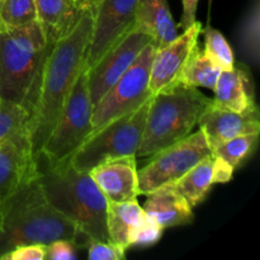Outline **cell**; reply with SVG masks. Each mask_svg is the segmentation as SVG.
<instances>
[{"mask_svg":"<svg viewBox=\"0 0 260 260\" xmlns=\"http://www.w3.org/2000/svg\"><path fill=\"white\" fill-rule=\"evenodd\" d=\"M38 174L28 128L0 142V205Z\"/></svg>","mask_w":260,"mask_h":260,"instance_id":"obj_12","label":"cell"},{"mask_svg":"<svg viewBox=\"0 0 260 260\" xmlns=\"http://www.w3.org/2000/svg\"><path fill=\"white\" fill-rule=\"evenodd\" d=\"M136 159V156L116 157L96 165L88 172L107 201H137L139 182Z\"/></svg>","mask_w":260,"mask_h":260,"instance_id":"obj_15","label":"cell"},{"mask_svg":"<svg viewBox=\"0 0 260 260\" xmlns=\"http://www.w3.org/2000/svg\"><path fill=\"white\" fill-rule=\"evenodd\" d=\"M37 175L0 205V256L17 246L48 245L61 239L76 246L90 243L73 221L48 203Z\"/></svg>","mask_w":260,"mask_h":260,"instance_id":"obj_2","label":"cell"},{"mask_svg":"<svg viewBox=\"0 0 260 260\" xmlns=\"http://www.w3.org/2000/svg\"><path fill=\"white\" fill-rule=\"evenodd\" d=\"M47 48L38 20L0 30V96L24 106Z\"/></svg>","mask_w":260,"mask_h":260,"instance_id":"obj_5","label":"cell"},{"mask_svg":"<svg viewBox=\"0 0 260 260\" xmlns=\"http://www.w3.org/2000/svg\"><path fill=\"white\" fill-rule=\"evenodd\" d=\"M210 101L197 88L183 84L154 94L136 157L151 156L190 135Z\"/></svg>","mask_w":260,"mask_h":260,"instance_id":"obj_4","label":"cell"},{"mask_svg":"<svg viewBox=\"0 0 260 260\" xmlns=\"http://www.w3.org/2000/svg\"><path fill=\"white\" fill-rule=\"evenodd\" d=\"M205 52L213 60L221 70H230L235 66L233 48L228 43L222 33L208 27L205 30Z\"/></svg>","mask_w":260,"mask_h":260,"instance_id":"obj_26","label":"cell"},{"mask_svg":"<svg viewBox=\"0 0 260 260\" xmlns=\"http://www.w3.org/2000/svg\"><path fill=\"white\" fill-rule=\"evenodd\" d=\"M202 32V24L196 20L190 27L185 28L182 35L161 48H156L150 71L149 88L151 94L167 90L179 84V78L192 55L198 46V37Z\"/></svg>","mask_w":260,"mask_h":260,"instance_id":"obj_13","label":"cell"},{"mask_svg":"<svg viewBox=\"0 0 260 260\" xmlns=\"http://www.w3.org/2000/svg\"><path fill=\"white\" fill-rule=\"evenodd\" d=\"M251 76L244 66L222 70L217 79L212 103L228 111L243 112L256 109Z\"/></svg>","mask_w":260,"mask_h":260,"instance_id":"obj_18","label":"cell"},{"mask_svg":"<svg viewBox=\"0 0 260 260\" xmlns=\"http://www.w3.org/2000/svg\"><path fill=\"white\" fill-rule=\"evenodd\" d=\"M253 32H259V5L258 2L254 5L253 10H250L249 15L246 17L245 22L243 24V40L244 48L248 53L249 58L254 62H258L259 57V40L253 37Z\"/></svg>","mask_w":260,"mask_h":260,"instance_id":"obj_27","label":"cell"},{"mask_svg":"<svg viewBox=\"0 0 260 260\" xmlns=\"http://www.w3.org/2000/svg\"><path fill=\"white\" fill-rule=\"evenodd\" d=\"M152 95L136 109L93 129L85 141L69 157L79 172H90L94 167L122 156H136L146 123Z\"/></svg>","mask_w":260,"mask_h":260,"instance_id":"obj_6","label":"cell"},{"mask_svg":"<svg viewBox=\"0 0 260 260\" xmlns=\"http://www.w3.org/2000/svg\"><path fill=\"white\" fill-rule=\"evenodd\" d=\"M150 42H152V38L149 35L134 28L93 66L86 69V81L93 108Z\"/></svg>","mask_w":260,"mask_h":260,"instance_id":"obj_10","label":"cell"},{"mask_svg":"<svg viewBox=\"0 0 260 260\" xmlns=\"http://www.w3.org/2000/svg\"><path fill=\"white\" fill-rule=\"evenodd\" d=\"M221 71L205 50H201L200 46H197L183 69L179 84L193 88L202 86L213 90Z\"/></svg>","mask_w":260,"mask_h":260,"instance_id":"obj_22","label":"cell"},{"mask_svg":"<svg viewBox=\"0 0 260 260\" xmlns=\"http://www.w3.org/2000/svg\"><path fill=\"white\" fill-rule=\"evenodd\" d=\"M155 52L156 46L152 41L140 52L126 73L104 94L103 98L93 108V129L108 123L127 112L134 111L152 95L149 83Z\"/></svg>","mask_w":260,"mask_h":260,"instance_id":"obj_8","label":"cell"},{"mask_svg":"<svg viewBox=\"0 0 260 260\" xmlns=\"http://www.w3.org/2000/svg\"><path fill=\"white\" fill-rule=\"evenodd\" d=\"M88 258L90 260H122L126 249L111 241H90L88 245Z\"/></svg>","mask_w":260,"mask_h":260,"instance_id":"obj_29","label":"cell"},{"mask_svg":"<svg viewBox=\"0 0 260 260\" xmlns=\"http://www.w3.org/2000/svg\"><path fill=\"white\" fill-rule=\"evenodd\" d=\"M211 154L201 129L155 152L149 164L137 170L139 194L146 196L162 185L173 184Z\"/></svg>","mask_w":260,"mask_h":260,"instance_id":"obj_9","label":"cell"},{"mask_svg":"<svg viewBox=\"0 0 260 260\" xmlns=\"http://www.w3.org/2000/svg\"><path fill=\"white\" fill-rule=\"evenodd\" d=\"M259 134H248L228 140L216 147L212 154L230 165L234 170L241 167L258 146Z\"/></svg>","mask_w":260,"mask_h":260,"instance_id":"obj_23","label":"cell"},{"mask_svg":"<svg viewBox=\"0 0 260 260\" xmlns=\"http://www.w3.org/2000/svg\"><path fill=\"white\" fill-rule=\"evenodd\" d=\"M135 28L146 33L156 48H161L178 36L168 0H139Z\"/></svg>","mask_w":260,"mask_h":260,"instance_id":"obj_19","label":"cell"},{"mask_svg":"<svg viewBox=\"0 0 260 260\" xmlns=\"http://www.w3.org/2000/svg\"><path fill=\"white\" fill-rule=\"evenodd\" d=\"M91 27L93 12L89 9L68 36L47 43L24 104L29 112L27 128L36 156L50 135L74 83L86 66Z\"/></svg>","mask_w":260,"mask_h":260,"instance_id":"obj_1","label":"cell"},{"mask_svg":"<svg viewBox=\"0 0 260 260\" xmlns=\"http://www.w3.org/2000/svg\"><path fill=\"white\" fill-rule=\"evenodd\" d=\"M37 20L35 0H0V30L13 29Z\"/></svg>","mask_w":260,"mask_h":260,"instance_id":"obj_24","label":"cell"},{"mask_svg":"<svg viewBox=\"0 0 260 260\" xmlns=\"http://www.w3.org/2000/svg\"><path fill=\"white\" fill-rule=\"evenodd\" d=\"M45 259L74 260L76 259V245L69 240H55L46 245Z\"/></svg>","mask_w":260,"mask_h":260,"instance_id":"obj_31","label":"cell"},{"mask_svg":"<svg viewBox=\"0 0 260 260\" xmlns=\"http://www.w3.org/2000/svg\"><path fill=\"white\" fill-rule=\"evenodd\" d=\"M146 220L144 210L137 201L112 202L107 201L106 226L109 241L124 249L131 248V238Z\"/></svg>","mask_w":260,"mask_h":260,"instance_id":"obj_20","label":"cell"},{"mask_svg":"<svg viewBox=\"0 0 260 260\" xmlns=\"http://www.w3.org/2000/svg\"><path fill=\"white\" fill-rule=\"evenodd\" d=\"M37 179L46 200L73 221L90 241H109L106 226L107 198L86 172L66 161L46 165L37 159Z\"/></svg>","mask_w":260,"mask_h":260,"instance_id":"obj_3","label":"cell"},{"mask_svg":"<svg viewBox=\"0 0 260 260\" xmlns=\"http://www.w3.org/2000/svg\"><path fill=\"white\" fill-rule=\"evenodd\" d=\"M146 196L142 210L162 229L188 225L194 218L192 207L174 184L162 185Z\"/></svg>","mask_w":260,"mask_h":260,"instance_id":"obj_16","label":"cell"},{"mask_svg":"<svg viewBox=\"0 0 260 260\" xmlns=\"http://www.w3.org/2000/svg\"><path fill=\"white\" fill-rule=\"evenodd\" d=\"M197 124L205 135L210 149L213 151L216 147L234 137L248 134H259V111L256 108L253 111L238 113L215 106L211 99Z\"/></svg>","mask_w":260,"mask_h":260,"instance_id":"obj_14","label":"cell"},{"mask_svg":"<svg viewBox=\"0 0 260 260\" xmlns=\"http://www.w3.org/2000/svg\"><path fill=\"white\" fill-rule=\"evenodd\" d=\"M183 3V15L179 25L185 29L190 27L196 22V13H197L198 0H182Z\"/></svg>","mask_w":260,"mask_h":260,"instance_id":"obj_32","label":"cell"},{"mask_svg":"<svg viewBox=\"0 0 260 260\" xmlns=\"http://www.w3.org/2000/svg\"><path fill=\"white\" fill-rule=\"evenodd\" d=\"M76 2H79V3H81V4H83V5H85V7H88V8H90V7H89V5H88V3H86V0H76ZM90 9H91V8H90Z\"/></svg>","mask_w":260,"mask_h":260,"instance_id":"obj_34","label":"cell"},{"mask_svg":"<svg viewBox=\"0 0 260 260\" xmlns=\"http://www.w3.org/2000/svg\"><path fill=\"white\" fill-rule=\"evenodd\" d=\"M139 0H98L86 53V68L93 66L109 48L135 28Z\"/></svg>","mask_w":260,"mask_h":260,"instance_id":"obj_11","label":"cell"},{"mask_svg":"<svg viewBox=\"0 0 260 260\" xmlns=\"http://www.w3.org/2000/svg\"><path fill=\"white\" fill-rule=\"evenodd\" d=\"M173 184L190 207L200 205L207 197L212 185L216 184L215 156L212 154L206 156Z\"/></svg>","mask_w":260,"mask_h":260,"instance_id":"obj_21","label":"cell"},{"mask_svg":"<svg viewBox=\"0 0 260 260\" xmlns=\"http://www.w3.org/2000/svg\"><path fill=\"white\" fill-rule=\"evenodd\" d=\"M46 245L32 244L12 249L0 256V260H45Z\"/></svg>","mask_w":260,"mask_h":260,"instance_id":"obj_30","label":"cell"},{"mask_svg":"<svg viewBox=\"0 0 260 260\" xmlns=\"http://www.w3.org/2000/svg\"><path fill=\"white\" fill-rule=\"evenodd\" d=\"M96 2H98V0H86V3H88V5L91 8V9H93L94 4H95Z\"/></svg>","mask_w":260,"mask_h":260,"instance_id":"obj_33","label":"cell"},{"mask_svg":"<svg viewBox=\"0 0 260 260\" xmlns=\"http://www.w3.org/2000/svg\"><path fill=\"white\" fill-rule=\"evenodd\" d=\"M37 20L47 43L68 36L90 8L76 0H35Z\"/></svg>","mask_w":260,"mask_h":260,"instance_id":"obj_17","label":"cell"},{"mask_svg":"<svg viewBox=\"0 0 260 260\" xmlns=\"http://www.w3.org/2000/svg\"><path fill=\"white\" fill-rule=\"evenodd\" d=\"M86 66L74 83L62 109L46 139L37 159L46 165L66 161L93 131V106L86 81Z\"/></svg>","mask_w":260,"mask_h":260,"instance_id":"obj_7","label":"cell"},{"mask_svg":"<svg viewBox=\"0 0 260 260\" xmlns=\"http://www.w3.org/2000/svg\"><path fill=\"white\" fill-rule=\"evenodd\" d=\"M164 229L157 225L155 221L146 216V220L144 221L141 226L135 230L131 238V246H140V248H146L156 244L161 239Z\"/></svg>","mask_w":260,"mask_h":260,"instance_id":"obj_28","label":"cell"},{"mask_svg":"<svg viewBox=\"0 0 260 260\" xmlns=\"http://www.w3.org/2000/svg\"><path fill=\"white\" fill-rule=\"evenodd\" d=\"M28 121L29 112L27 107L0 96V142L25 128Z\"/></svg>","mask_w":260,"mask_h":260,"instance_id":"obj_25","label":"cell"}]
</instances>
